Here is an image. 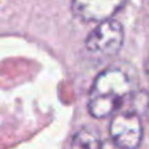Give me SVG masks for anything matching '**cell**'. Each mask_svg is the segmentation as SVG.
<instances>
[{
	"mask_svg": "<svg viewBox=\"0 0 149 149\" xmlns=\"http://www.w3.org/2000/svg\"><path fill=\"white\" fill-rule=\"evenodd\" d=\"M134 93V81L124 68L111 65L94 79L89 92L88 111L93 118L113 116Z\"/></svg>",
	"mask_w": 149,
	"mask_h": 149,
	"instance_id": "6da1fadb",
	"label": "cell"
},
{
	"mask_svg": "<svg viewBox=\"0 0 149 149\" xmlns=\"http://www.w3.org/2000/svg\"><path fill=\"white\" fill-rule=\"evenodd\" d=\"M124 42V30L120 22L109 18L101 21L85 39L88 52L97 56H114Z\"/></svg>",
	"mask_w": 149,
	"mask_h": 149,
	"instance_id": "7a4b0ae2",
	"label": "cell"
},
{
	"mask_svg": "<svg viewBox=\"0 0 149 149\" xmlns=\"http://www.w3.org/2000/svg\"><path fill=\"white\" fill-rule=\"evenodd\" d=\"M127 0H72V13L84 22H101L113 18Z\"/></svg>",
	"mask_w": 149,
	"mask_h": 149,
	"instance_id": "277c9868",
	"label": "cell"
},
{
	"mask_svg": "<svg viewBox=\"0 0 149 149\" xmlns=\"http://www.w3.org/2000/svg\"><path fill=\"white\" fill-rule=\"evenodd\" d=\"M103 145L102 137L98 130L93 127H82L74 134L72 139L73 148H92L98 149Z\"/></svg>",
	"mask_w": 149,
	"mask_h": 149,
	"instance_id": "5b68a950",
	"label": "cell"
},
{
	"mask_svg": "<svg viewBox=\"0 0 149 149\" xmlns=\"http://www.w3.org/2000/svg\"><path fill=\"white\" fill-rule=\"evenodd\" d=\"M111 140L119 148L134 149L143 140V124L139 114L135 111H123L114 114L109 127Z\"/></svg>",
	"mask_w": 149,
	"mask_h": 149,
	"instance_id": "3957f363",
	"label": "cell"
},
{
	"mask_svg": "<svg viewBox=\"0 0 149 149\" xmlns=\"http://www.w3.org/2000/svg\"><path fill=\"white\" fill-rule=\"evenodd\" d=\"M4 4H7V0H0V10L3 9V7H4Z\"/></svg>",
	"mask_w": 149,
	"mask_h": 149,
	"instance_id": "8992f818",
	"label": "cell"
}]
</instances>
